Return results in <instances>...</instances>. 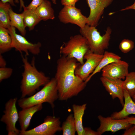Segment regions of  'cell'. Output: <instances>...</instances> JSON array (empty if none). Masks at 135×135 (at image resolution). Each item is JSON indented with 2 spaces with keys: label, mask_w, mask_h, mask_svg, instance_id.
Wrapping results in <instances>:
<instances>
[{
  "label": "cell",
  "mask_w": 135,
  "mask_h": 135,
  "mask_svg": "<svg viewBox=\"0 0 135 135\" xmlns=\"http://www.w3.org/2000/svg\"><path fill=\"white\" fill-rule=\"evenodd\" d=\"M74 58L63 55L57 60L54 78L60 100H66L77 96L86 86L87 83L75 74L80 64Z\"/></svg>",
  "instance_id": "6da1fadb"
},
{
  "label": "cell",
  "mask_w": 135,
  "mask_h": 135,
  "mask_svg": "<svg viewBox=\"0 0 135 135\" xmlns=\"http://www.w3.org/2000/svg\"><path fill=\"white\" fill-rule=\"evenodd\" d=\"M24 71L22 73L20 90L21 98L31 96L42 86H44L50 80L43 72L38 71L35 65V58H32L31 62L28 61L27 56L21 55Z\"/></svg>",
  "instance_id": "7a4b0ae2"
},
{
  "label": "cell",
  "mask_w": 135,
  "mask_h": 135,
  "mask_svg": "<svg viewBox=\"0 0 135 135\" xmlns=\"http://www.w3.org/2000/svg\"><path fill=\"white\" fill-rule=\"evenodd\" d=\"M58 98L56 80L52 78L39 91L27 98H21L18 100V104L22 109L47 102L52 108L54 102Z\"/></svg>",
  "instance_id": "3957f363"
},
{
  "label": "cell",
  "mask_w": 135,
  "mask_h": 135,
  "mask_svg": "<svg viewBox=\"0 0 135 135\" xmlns=\"http://www.w3.org/2000/svg\"><path fill=\"white\" fill-rule=\"evenodd\" d=\"M80 34L87 40L90 50L94 53L103 54L105 50L108 48L112 30L108 27L104 34L102 36L96 26L86 24L80 28Z\"/></svg>",
  "instance_id": "277c9868"
},
{
  "label": "cell",
  "mask_w": 135,
  "mask_h": 135,
  "mask_svg": "<svg viewBox=\"0 0 135 135\" xmlns=\"http://www.w3.org/2000/svg\"><path fill=\"white\" fill-rule=\"evenodd\" d=\"M90 49L86 39L82 35L71 36L60 47V53L62 55L75 58L81 64H84V57Z\"/></svg>",
  "instance_id": "5b68a950"
},
{
  "label": "cell",
  "mask_w": 135,
  "mask_h": 135,
  "mask_svg": "<svg viewBox=\"0 0 135 135\" xmlns=\"http://www.w3.org/2000/svg\"><path fill=\"white\" fill-rule=\"evenodd\" d=\"M18 98H14L8 100L5 104L4 114L0 121L5 124L8 135H20V130L16 127V124L18 120V112L16 107Z\"/></svg>",
  "instance_id": "8992f818"
},
{
  "label": "cell",
  "mask_w": 135,
  "mask_h": 135,
  "mask_svg": "<svg viewBox=\"0 0 135 135\" xmlns=\"http://www.w3.org/2000/svg\"><path fill=\"white\" fill-rule=\"evenodd\" d=\"M9 33L12 39V47L22 54L24 52L27 56L29 55V52L34 55L39 54L41 43L39 42L33 44L28 41L24 36L17 34L16 28L10 26L8 29Z\"/></svg>",
  "instance_id": "52a82bcc"
},
{
  "label": "cell",
  "mask_w": 135,
  "mask_h": 135,
  "mask_svg": "<svg viewBox=\"0 0 135 135\" xmlns=\"http://www.w3.org/2000/svg\"><path fill=\"white\" fill-rule=\"evenodd\" d=\"M60 118L48 116L41 124L31 130L20 131V135H54L62 131Z\"/></svg>",
  "instance_id": "ba28073f"
},
{
  "label": "cell",
  "mask_w": 135,
  "mask_h": 135,
  "mask_svg": "<svg viewBox=\"0 0 135 135\" xmlns=\"http://www.w3.org/2000/svg\"><path fill=\"white\" fill-rule=\"evenodd\" d=\"M103 56V54L94 53L89 49L84 56V59L86 60V61L83 64H80L77 66L75 74L85 81L96 68Z\"/></svg>",
  "instance_id": "9c48e42d"
},
{
  "label": "cell",
  "mask_w": 135,
  "mask_h": 135,
  "mask_svg": "<svg viewBox=\"0 0 135 135\" xmlns=\"http://www.w3.org/2000/svg\"><path fill=\"white\" fill-rule=\"evenodd\" d=\"M58 18L64 24L71 23L84 28L87 23V17L83 15L80 9L75 6H64L60 12Z\"/></svg>",
  "instance_id": "30bf717a"
},
{
  "label": "cell",
  "mask_w": 135,
  "mask_h": 135,
  "mask_svg": "<svg viewBox=\"0 0 135 135\" xmlns=\"http://www.w3.org/2000/svg\"><path fill=\"white\" fill-rule=\"evenodd\" d=\"M98 118L100 122V126L97 130L100 135L107 131L114 132L121 130H126L132 125L126 118L115 119L111 116L104 117L100 115Z\"/></svg>",
  "instance_id": "8fae6325"
},
{
  "label": "cell",
  "mask_w": 135,
  "mask_h": 135,
  "mask_svg": "<svg viewBox=\"0 0 135 135\" xmlns=\"http://www.w3.org/2000/svg\"><path fill=\"white\" fill-rule=\"evenodd\" d=\"M114 0H86L90 9L87 17V24L96 26L98 25L104 9L109 6Z\"/></svg>",
  "instance_id": "7c38bea8"
},
{
  "label": "cell",
  "mask_w": 135,
  "mask_h": 135,
  "mask_svg": "<svg viewBox=\"0 0 135 135\" xmlns=\"http://www.w3.org/2000/svg\"><path fill=\"white\" fill-rule=\"evenodd\" d=\"M128 66V63L121 60L111 63L102 69V76L124 80L129 73Z\"/></svg>",
  "instance_id": "4fadbf2b"
},
{
  "label": "cell",
  "mask_w": 135,
  "mask_h": 135,
  "mask_svg": "<svg viewBox=\"0 0 135 135\" xmlns=\"http://www.w3.org/2000/svg\"><path fill=\"white\" fill-rule=\"evenodd\" d=\"M100 80L106 91L111 96L113 99L118 98L123 107L124 102V99L123 81L122 80L112 78L106 76H102Z\"/></svg>",
  "instance_id": "5bb4252c"
},
{
  "label": "cell",
  "mask_w": 135,
  "mask_h": 135,
  "mask_svg": "<svg viewBox=\"0 0 135 135\" xmlns=\"http://www.w3.org/2000/svg\"><path fill=\"white\" fill-rule=\"evenodd\" d=\"M42 108V104H40L22 109L19 111L18 121L20 126V131L27 130L33 115L36 112L41 110Z\"/></svg>",
  "instance_id": "9a60e30c"
},
{
  "label": "cell",
  "mask_w": 135,
  "mask_h": 135,
  "mask_svg": "<svg viewBox=\"0 0 135 135\" xmlns=\"http://www.w3.org/2000/svg\"><path fill=\"white\" fill-rule=\"evenodd\" d=\"M124 102L123 108L120 111L114 112L110 116L113 119H124L130 114H135V102L128 93L124 90Z\"/></svg>",
  "instance_id": "2e32d148"
},
{
  "label": "cell",
  "mask_w": 135,
  "mask_h": 135,
  "mask_svg": "<svg viewBox=\"0 0 135 135\" xmlns=\"http://www.w3.org/2000/svg\"><path fill=\"white\" fill-rule=\"evenodd\" d=\"M86 104H85L80 105L74 104L72 106L73 115L78 135H84V130L82 120L86 108Z\"/></svg>",
  "instance_id": "e0dca14e"
},
{
  "label": "cell",
  "mask_w": 135,
  "mask_h": 135,
  "mask_svg": "<svg viewBox=\"0 0 135 135\" xmlns=\"http://www.w3.org/2000/svg\"><path fill=\"white\" fill-rule=\"evenodd\" d=\"M121 57L113 52L105 51L102 59L93 72L85 81L86 82L89 81L91 78L96 73L100 72L102 69L108 64L120 60Z\"/></svg>",
  "instance_id": "ac0fdd59"
},
{
  "label": "cell",
  "mask_w": 135,
  "mask_h": 135,
  "mask_svg": "<svg viewBox=\"0 0 135 135\" xmlns=\"http://www.w3.org/2000/svg\"><path fill=\"white\" fill-rule=\"evenodd\" d=\"M35 11L41 20H53L55 18L54 10L50 2L48 0H43Z\"/></svg>",
  "instance_id": "d6986e66"
},
{
  "label": "cell",
  "mask_w": 135,
  "mask_h": 135,
  "mask_svg": "<svg viewBox=\"0 0 135 135\" xmlns=\"http://www.w3.org/2000/svg\"><path fill=\"white\" fill-rule=\"evenodd\" d=\"M10 26L17 28L21 35L24 36L26 31L24 20L22 13L17 14L14 12L11 8L9 11Z\"/></svg>",
  "instance_id": "ffe728a7"
},
{
  "label": "cell",
  "mask_w": 135,
  "mask_h": 135,
  "mask_svg": "<svg viewBox=\"0 0 135 135\" xmlns=\"http://www.w3.org/2000/svg\"><path fill=\"white\" fill-rule=\"evenodd\" d=\"M22 13L25 25L30 31L34 30L35 26L41 21L35 10L27 9L26 7Z\"/></svg>",
  "instance_id": "44dd1931"
},
{
  "label": "cell",
  "mask_w": 135,
  "mask_h": 135,
  "mask_svg": "<svg viewBox=\"0 0 135 135\" xmlns=\"http://www.w3.org/2000/svg\"><path fill=\"white\" fill-rule=\"evenodd\" d=\"M12 39L8 30L0 26V54H2L12 48Z\"/></svg>",
  "instance_id": "7402d4cb"
},
{
  "label": "cell",
  "mask_w": 135,
  "mask_h": 135,
  "mask_svg": "<svg viewBox=\"0 0 135 135\" xmlns=\"http://www.w3.org/2000/svg\"><path fill=\"white\" fill-rule=\"evenodd\" d=\"M11 6L9 3L0 1V26L8 29L10 26L9 11Z\"/></svg>",
  "instance_id": "603a6c76"
},
{
  "label": "cell",
  "mask_w": 135,
  "mask_h": 135,
  "mask_svg": "<svg viewBox=\"0 0 135 135\" xmlns=\"http://www.w3.org/2000/svg\"><path fill=\"white\" fill-rule=\"evenodd\" d=\"M63 135H74L76 132L73 114H70L61 126Z\"/></svg>",
  "instance_id": "cb8c5ba5"
},
{
  "label": "cell",
  "mask_w": 135,
  "mask_h": 135,
  "mask_svg": "<svg viewBox=\"0 0 135 135\" xmlns=\"http://www.w3.org/2000/svg\"><path fill=\"white\" fill-rule=\"evenodd\" d=\"M123 86L132 98L135 95V72L129 73L123 81Z\"/></svg>",
  "instance_id": "d4e9b609"
},
{
  "label": "cell",
  "mask_w": 135,
  "mask_h": 135,
  "mask_svg": "<svg viewBox=\"0 0 135 135\" xmlns=\"http://www.w3.org/2000/svg\"><path fill=\"white\" fill-rule=\"evenodd\" d=\"M134 46V42L132 40L128 39H124L120 42L119 47L122 52L126 53L132 50Z\"/></svg>",
  "instance_id": "484cf974"
},
{
  "label": "cell",
  "mask_w": 135,
  "mask_h": 135,
  "mask_svg": "<svg viewBox=\"0 0 135 135\" xmlns=\"http://www.w3.org/2000/svg\"><path fill=\"white\" fill-rule=\"evenodd\" d=\"M13 69L9 67H0V82L9 78L12 75Z\"/></svg>",
  "instance_id": "4316f807"
},
{
  "label": "cell",
  "mask_w": 135,
  "mask_h": 135,
  "mask_svg": "<svg viewBox=\"0 0 135 135\" xmlns=\"http://www.w3.org/2000/svg\"><path fill=\"white\" fill-rule=\"evenodd\" d=\"M43 0H32L31 3L27 6V9L35 10L37 8L42 2Z\"/></svg>",
  "instance_id": "83f0119b"
},
{
  "label": "cell",
  "mask_w": 135,
  "mask_h": 135,
  "mask_svg": "<svg viewBox=\"0 0 135 135\" xmlns=\"http://www.w3.org/2000/svg\"><path fill=\"white\" fill-rule=\"evenodd\" d=\"M84 135H100L98 131H95L89 128H84Z\"/></svg>",
  "instance_id": "f1b7e54d"
},
{
  "label": "cell",
  "mask_w": 135,
  "mask_h": 135,
  "mask_svg": "<svg viewBox=\"0 0 135 135\" xmlns=\"http://www.w3.org/2000/svg\"><path fill=\"white\" fill-rule=\"evenodd\" d=\"M79 0H61L62 4L64 6H75L76 3Z\"/></svg>",
  "instance_id": "f546056e"
},
{
  "label": "cell",
  "mask_w": 135,
  "mask_h": 135,
  "mask_svg": "<svg viewBox=\"0 0 135 135\" xmlns=\"http://www.w3.org/2000/svg\"><path fill=\"white\" fill-rule=\"evenodd\" d=\"M123 135H135V125L126 129Z\"/></svg>",
  "instance_id": "4dcf8cb0"
},
{
  "label": "cell",
  "mask_w": 135,
  "mask_h": 135,
  "mask_svg": "<svg viewBox=\"0 0 135 135\" xmlns=\"http://www.w3.org/2000/svg\"><path fill=\"white\" fill-rule=\"evenodd\" d=\"M6 62L2 54H0V67H6Z\"/></svg>",
  "instance_id": "1f68e13d"
},
{
  "label": "cell",
  "mask_w": 135,
  "mask_h": 135,
  "mask_svg": "<svg viewBox=\"0 0 135 135\" xmlns=\"http://www.w3.org/2000/svg\"><path fill=\"white\" fill-rule=\"evenodd\" d=\"M14 2L16 3H18L20 2V10L21 11L22 8L23 9L26 8V6H25L24 4V2L23 0H14Z\"/></svg>",
  "instance_id": "d6a6232c"
},
{
  "label": "cell",
  "mask_w": 135,
  "mask_h": 135,
  "mask_svg": "<svg viewBox=\"0 0 135 135\" xmlns=\"http://www.w3.org/2000/svg\"><path fill=\"white\" fill-rule=\"evenodd\" d=\"M126 118L128 122L132 124L135 125V117H127Z\"/></svg>",
  "instance_id": "836d02e7"
},
{
  "label": "cell",
  "mask_w": 135,
  "mask_h": 135,
  "mask_svg": "<svg viewBox=\"0 0 135 135\" xmlns=\"http://www.w3.org/2000/svg\"><path fill=\"white\" fill-rule=\"evenodd\" d=\"M131 9H133L135 10V0L133 4L130 6H127L124 8L122 9L120 11H124Z\"/></svg>",
  "instance_id": "e575fe53"
},
{
  "label": "cell",
  "mask_w": 135,
  "mask_h": 135,
  "mask_svg": "<svg viewBox=\"0 0 135 135\" xmlns=\"http://www.w3.org/2000/svg\"><path fill=\"white\" fill-rule=\"evenodd\" d=\"M1 1L4 3L8 2L12 6H15L14 0H0Z\"/></svg>",
  "instance_id": "d590c367"
},
{
  "label": "cell",
  "mask_w": 135,
  "mask_h": 135,
  "mask_svg": "<svg viewBox=\"0 0 135 135\" xmlns=\"http://www.w3.org/2000/svg\"><path fill=\"white\" fill-rule=\"evenodd\" d=\"M52 3L54 4H56V0H51Z\"/></svg>",
  "instance_id": "8d00e7d4"
},
{
  "label": "cell",
  "mask_w": 135,
  "mask_h": 135,
  "mask_svg": "<svg viewBox=\"0 0 135 135\" xmlns=\"http://www.w3.org/2000/svg\"><path fill=\"white\" fill-rule=\"evenodd\" d=\"M132 99L134 102H135V95L133 96L132 97Z\"/></svg>",
  "instance_id": "74e56055"
}]
</instances>
